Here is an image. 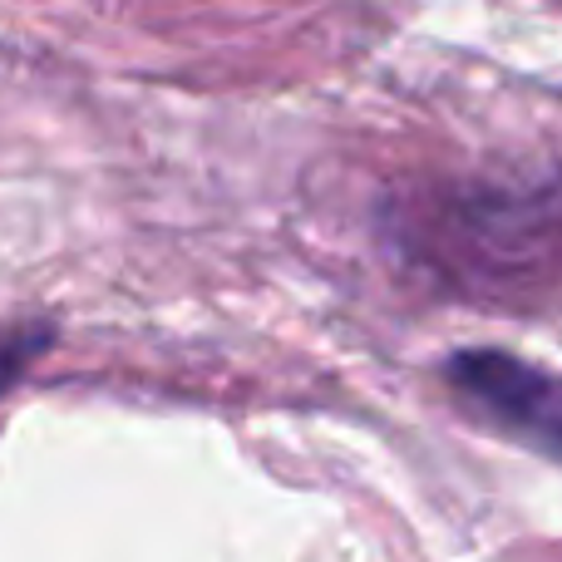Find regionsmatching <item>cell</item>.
Returning <instances> with one entry per match:
<instances>
[{
	"label": "cell",
	"instance_id": "obj_1",
	"mask_svg": "<svg viewBox=\"0 0 562 562\" xmlns=\"http://www.w3.org/2000/svg\"><path fill=\"white\" fill-rule=\"evenodd\" d=\"M445 380L479 419L562 464V380L508 350H459Z\"/></svg>",
	"mask_w": 562,
	"mask_h": 562
},
{
	"label": "cell",
	"instance_id": "obj_2",
	"mask_svg": "<svg viewBox=\"0 0 562 562\" xmlns=\"http://www.w3.org/2000/svg\"><path fill=\"white\" fill-rule=\"evenodd\" d=\"M45 346H49V326H15L0 336V400L20 385V375H25L40 356H45Z\"/></svg>",
	"mask_w": 562,
	"mask_h": 562
}]
</instances>
